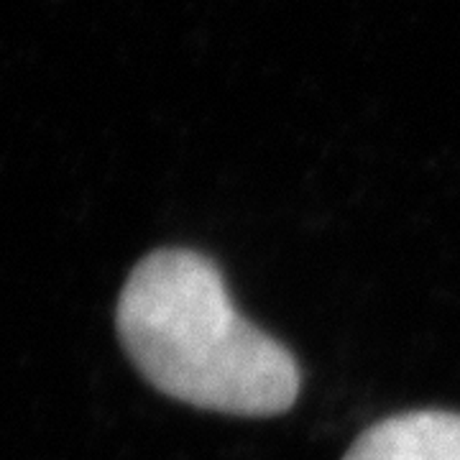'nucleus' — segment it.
Segmentation results:
<instances>
[{
	"label": "nucleus",
	"instance_id": "nucleus-1",
	"mask_svg": "<svg viewBox=\"0 0 460 460\" xmlns=\"http://www.w3.org/2000/svg\"><path fill=\"white\" fill-rule=\"evenodd\" d=\"M115 325L138 374L190 407L277 417L302 389L292 350L238 313L217 263L192 248H159L138 261Z\"/></svg>",
	"mask_w": 460,
	"mask_h": 460
},
{
	"label": "nucleus",
	"instance_id": "nucleus-2",
	"mask_svg": "<svg viewBox=\"0 0 460 460\" xmlns=\"http://www.w3.org/2000/svg\"><path fill=\"white\" fill-rule=\"evenodd\" d=\"M343 460H460V414L445 410L392 414L363 429Z\"/></svg>",
	"mask_w": 460,
	"mask_h": 460
}]
</instances>
